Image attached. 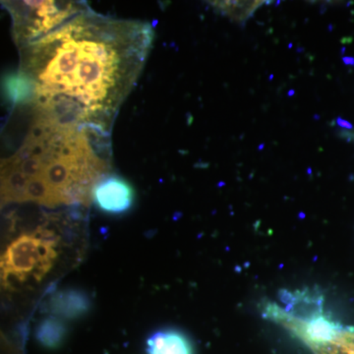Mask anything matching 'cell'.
I'll return each mask as SVG.
<instances>
[{"mask_svg": "<svg viewBox=\"0 0 354 354\" xmlns=\"http://www.w3.org/2000/svg\"><path fill=\"white\" fill-rule=\"evenodd\" d=\"M92 201L102 213L120 216L132 209L135 191L127 179L109 174L95 184Z\"/></svg>", "mask_w": 354, "mask_h": 354, "instance_id": "obj_5", "label": "cell"}, {"mask_svg": "<svg viewBox=\"0 0 354 354\" xmlns=\"http://www.w3.org/2000/svg\"><path fill=\"white\" fill-rule=\"evenodd\" d=\"M68 335V325L55 316L50 315L41 319L35 329L36 341L48 351H57L62 348Z\"/></svg>", "mask_w": 354, "mask_h": 354, "instance_id": "obj_9", "label": "cell"}, {"mask_svg": "<svg viewBox=\"0 0 354 354\" xmlns=\"http://www.w3.org/2000/svg\"><path fill=\"white\" fill-rule=\"evenodd\" d=\"M0 346H4V348H9V342L7 341L6 335L3 333L0 330Z\"/></svg>", "mask_w": 354, "mask_h": 354, "instance_id": "obj_14", "label": "cell"}, {"mask_svg": "<svg viewBox=\"0 0 354 354\" xmlns=\"http://www.w3.org/2000/svg\"><path fill=\"white\" fill-rule=\"evenodd\" d=\"M7 7L13 15L16 41L27 46L90 6L81 1H24Z\"/></svg>", "mask_w": 354, "mask_h": 354, "instance_id": "obj_4", "label": "cell"}, {"mask_svg": "<svg viewBox=\"0 0 354 354\" xmlns=\"http://www.w3.org/2000/svg\"><path fill=\"white\" fill-rule=\"evenodd\" d=\"M293 94H295V92H293L292 90H291L290 92L288 93V95H292Z\"/></svg>", "mask_w": 354, "mask_h": 354, "instance_id": "obj_16", "label": "cell"}, {"mask_svg": "<svg viewBox=\"0 0 354 354\" xmlns=\"http://www.w3.org/2000/svg\"><path fill=\"white\" fill-rule=\"evenodd\" d=\"M337 124L341 127L346 128V129H353V127L351 124V123L348 122V121L342 120V118H339L337 120Z\"/></svg>", "mask_w": 354, "mask_h": 354, "instance_id": "obj_13", "label": "cell"}, {"mask_svg": "<svg viewBox=\"0 0 354 354\" xmlns=\"http://www.w3.org/2000/svg\"><path fill=\"white\" fill-rule=\"evenodd\" d=\"M312 349L316 354H354V346L342 341L339 337L330 344Z\"/></svg>", "mask_w": 354, "mask_h": 354, "instance_id": "obj_11", "label": "cell"}, {"mask_svg": "<svg viewBox=\"0 0 354 354\" xmlns=\"http://www.w3.org/2000/svg\"><path fill=\"white\" fill-rule=\"evenodd\" d=\"M153 39L150 23L115 19L88 7L28 44L22 73L31 82L36 114L111 135Z\"/></svg>", "mask_w": 354, "mask_h": 354, "instance_id": "obj_1", "label": "cell"}, {"mask_svg": "<svg viewBox=\"0 0 354 354\" xmlns=\"http://www.w3.org/2000/svg\"><path fill=\"white\" fill-rule=\"evenodd\" d=\"M263 2L225 1L214 2V6L220 9L221 12L227 14L232 19L244 20L253 13Z\"/></svg>", "mask_w": 354, "mask_h": 354, "instance_id": "obj_10", "label": "cell"}, {"mask_svg": "<svg viewBox=\"0 0 354 354\" xmlns=\"http://www.w3.org/2000/svg\"><path fill=\"white\" fill-rule=\"evenodd\" d=\"M111 158L109 135L36 114L24 143L7 162L28 180H41L57 208L88 207L95 184L111 172Z\"/></svg>", "mask_w": 354, "mask_h": 354, "instance_id": "obj_2", "label": "cell"}, {"mask_svg": "<svg viewBox=\"0 0 354 354\" xmlns=\"http://www.w3.org/2000/svg\"><path fill=\"white\" fill-rule=\"evenodd\" d=\"M147 354H195L194 346L183 330L169 328L156 330L146 342Z\"/></svg>", "mask_w": 354, "mask_h": 354, "instance_id": "obj_8", "label": "cell"}, {"mask_svg": "<svg viewBox=\"0 0 354 354\" xmlns=\"http://www.w3.org/2000/svg\"><path fill=\"white\" fill-rule=\"evenodd\" d=\"M58 243L59 236L46 225L16 237L0 256V285L15 290L30 277L41 281L57 259Z\"/></svg>", "mask_w": 354, "mask_h": 354, "instance_id": "obj_3", "label": "cell"}, {"mask_svg": "<svg viewBox=\"0 0 354 354\" xmlns=\"http://www.w3.org/2000/svg\"><path fill=\"white\" fill-rule=\"evenodd\" d=\"M344 62H346V64H353L354 65V59L353 58H344Z\"/></svg>", "mask_w": 354, "mask_h": 354, "instance_id": "obj_15", "label": "cell"}, {"mask_svg": "<svg viewBox=\"0 0 354 354\" xmlns=\"http://www.w3.org/2000/svg\"><path fill=\"white\" fill-rule=\"evenodd\" d=\"M279 298L286 304V308H283L286 315L292 320H308L324 313V297L316 288L295 291L283 290L281 291Z\"/></svg>", "mask_w": 354, "mask_h": 354, "instance_id": "obj_7", "label": "cell"}, {"mask_svg": "<svg viewBox=\"0 0 354 354\" xmlns=\"http://www.w3.org/2000/svg\"><path fill=\"white\" fill-rule=\"evenodd\" d=\"M94 307L93 298L85 290L65 288L55 290L46 298L44 311L65 322L85 318Z\"/></svg>", "mask_w": 354, "mask_h": 354, "instance_id": "obj_6", "label": "cell"}, {"mask_svg": "<svg viewBox=\"0 0 354 354\" xmlns=\"http://www.w3.org/2000/svg\"><path fill=\"white\" fill-rule=\"evenodd\" d=\"M342 341L348 342L351 346H354V328H349V329H344L342 330L341 334L339 335Z\"/></svg>", "mask_w": 354, "mask_h": 354, "instance_id": "obj_12", "label": "cell"}]
</instances>
